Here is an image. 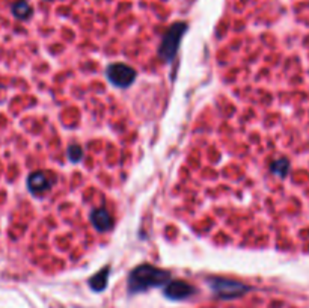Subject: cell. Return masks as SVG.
Returning a JSON list of instances; mask_svg holds the SVG:
<instances>
[{"mask_svg": "<svg viewBox=\"0 0 309 308\" xmlns=\"http://www.w3.org/2000/svg\"><path fill=\"white\" fill-rule=\"evenodd\" d=\"M169 279V273L166 270H162L159 267L142 264L136 267L130 275V287L133 292L145 290L152 286H160Z\"/></svg>", "mask_w": 309, "mask_h": 308, "instance_id": "6da1fadb", "label": "cell"}, {"mask_svg": "<svg viewBox=\"0 0 309 308\" xmlns=\"http://www.w3.org/2000/svg\"><path fill=\"white\" fill-rule=\"evenodd\" d=\"M187 31V24L186 23H175L169 27V31L166 32L162 45H160V56L166 61H172L175 53L178 50V44L184 35V32Z\"/></svg>", "mask_w": 309, "mask_h": 308, "instance_id": "7a4b0ae2", "label": "cell"}, {"mask_svg": "<svg viewBox=\"0 0 309 308\" xmlns=\"http://www.w3.org/2000/svg\"><path fill=\"white\" fill-rule=\"evenodd\" d=\"M107 77L113 85L119 88H127L134 82L136 71L124 64H113L107 68Z\"/></svg>", "mask_w": 309, "mask_h": 308, "instance_id": "3957f363", "label": "cell"}, {"mask_svg": "<svg viewBox=\"0 0 309 308\" xmlns=\"http://www.w3.org/2000/svg\"><path fill=\"white\" fill-rule=\"evenodd\" d=\"M211 284H213V289L223 298H238L248 292V287L229 279L216 278V279H211Z\"/></svg>", "mask_w": 309, "mask_h": 308, "instance_id": "277c9868", "label": "cell"}, {"mask_svg": "<svg viewBox=\"0 0 309 308\" xmlns=\"http://www.w3.org/2000/svg\"><path fill=\"white\" fill-rule=\"evenodd\" d=\"M53 186V180L45 173H34L27 178V187L35 195H43Z\"/></svg>", "mask_w": 309, "mask_h": 308, "instance_id": "5b68a950", "label": "cell"}, {"mask_svg": "<svg viewBox=\"0 0 309 308\" xmlns=\"http://www.w3.org/2000/svg\"><path fill=\"white\" fill-rule=\"evenodd\" d=\"M92 223H94V227H95L98 231H106V230H109V228L113 225V220H112L110 215H109L106 210L100 209V210L94 212V215H92Z\"/></svg>", "mask_w": 309, "mask_h": 308, "instance_id": "8992f818", "label": "cell"}, {"mask_svg": "<svg viewBox=\"0 0 309 308\" xmlns=\"http://www.w3.org/2000/svg\"><path fill=\"white\" fill-rule=\"evenodd\" d=\"M190 292H192L190 286H189V284H186V283H182V281H175V283H171V284H169V287L166 289V295H168V296H171V298H175V299L187 296Z\"/></svg>", "mask_w": 309, "mask_h": 308, "instance_id": "52a82bcc", "label": "cell"}, {"mask_svg": "<svg viewBox=\"0 0 309 308\" xmlns=\"http://www.w3.org/2000/svg\"><path fill=\"white\" fill-rule=\"evenodd\" d=\"M12 14H14L17 18H20V20H26V18L30 17L32 8H30V5H29L26 0H18L17 3L12 5Z\"/></svg>", "mask_w": 309, "mask_h": 308, "instance_id": "ba28073f", "label": "cell"}, {"mask_svg": "<svg viewBox=\"0 0 309 308\" xmlns=\"http://www.w3.org/2000/svg\"><path fill=\"white\" fill-rule=\"evenodd\" d=\"M106 279H107V269L106 270H103L101 273H98L92 281H90V284L94 286V289H97V290H101L104 286H106Z\"/></svg>", "mask_w": 309, "mask_h": 308, "instance_id": "9c48e42d", "label": "cell"}, {"mask_svg": "<svg viewBox=\"0 0 309 308\" xmlns=\"http://www.w3.org/2000/svg\"><path fill=\"white\" fill-rule=\"evenodd\" d=\"M70 156H71V160H73V162H79V160L82 159V150L74 145V147L70 148Z\"/></svg>", "mask_w": 309, "mask_h": 308, "instance_id": "30bf717a", "label": "cell"}]
</instances>
